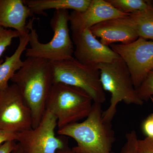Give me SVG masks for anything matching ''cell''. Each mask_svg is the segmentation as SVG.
I'll return each mask as SVG.
<instances>
[{
	"label": "cell",
	"instance_id": "7402d4cb",
	"mask_svg": "<svg viewBox=\"0 0 153 153\" xmlns=\"http://www.w3.org/2000/svg\"><path fill=\"white\" fill-rule=\"evenodd\" d=\"M142 128L147 137L153 139V120L150 116L144 122Z\"/></svg>",
	"mask_w": 153,
	"mask_h": 153
},
{
	"label": "cell",
	"instance_id": "9a60e30c",
	"mask_svg": "<svg viewBox=\"0 0 153 153\" xmlns=\"http://www.w3.org/2000/svg\"><path fill=\"white\" fill-rule=\"evenodd\" d=\"M91 0H24L25 4L33 14L43 15L50 10L55 11L72 10L76 12L85 10Z\"/></svg>",
	"mask_w": 153,
	"mask_h": 153
},
{
	"label": "cell",
	"instance_id": "cb8c5ba5",
	"mask_svg": "<svg viewBox=\"0 0 153 153\" xmlns=\"http://www.w3.org/2000/svg\"><path fill=\"white\" fill-rule=\"evenodd\" d=\"M18 143L15 141H9L0 146V153H12L17 148Z\"/></svg>",
	"mask_w": 153,
	"mask_h": 153
},
{
	"label": "cell",
	"instance_id": "7a4b0ae2",
	"mask_svg": "<svg viewBox=\"0 0 153 153\" xmlns=\"http://www.w3.org/2000/svg\"><path fill=\"white\" fill-rule=\"evenodd\" d=\"M101 104L94 103L90 114L81 122L71 124L57 130L58 134L71 137L76 145V153H115V137L111 123L103 120Z\"/></svg>",
	"mask_w": 153,
	"mask_h": 153
},
{
	"label": "cell",
	"instance_id": "4316f807",
	"mask_svg": "<svg viewBox=\"0 0 153 153\" xmlns=\"http://www.w3.org/2000/svg\"><path fill=\"white\" fill-rule=\"evenodd\" d=\"M150 117L151 118H152L153 120V114H151L150 115Z\"/></svg>",
	"mask_w": 153,
	"mask_h": 153
},
{
	"label": "cell",
	"instance_id": "f546056e",
	"mask_svg": "<svg viewBox=\"0 0 153 153\" xmlns=\"http://www.w3.org/2000/svg\"><path fill=\"white\" fill-rule=\"evenodd\" d=\"M151 139H152V138H151ZM152 139L153 140V139Z\"/></svg>",
	"mask_w": 153,
	"mask_h": 153
},
{
	"label": "cell",
	"instance_id": "83f0119b",
	"mask_svg": "<svg viewBox=\"0 0 153 153\" xmlns=\"http://www.w3.org/2000/svg\"><path fill=\"white\" fill-rule=\"evenodd\" d=\"M150 100L151 101H152V102L153 103V97H151Z\"/></svg>",
	"mask_w": 153,
	"mask_h": 153
},
{
	"label": "cell",
	"instance_id": "4fadbf2b",
	"mask_svg": "<svg viewBox=\"0 0 153 153\" xmlns=\"http://www.w3.org/2000/svg\"><path fill=\"white\" fill-rule=\"evenodd\" d=\"M34 15L24 0H0V26L16 30L21 36L29 32L27 20Z\"/></svg>",
	"mask_w": 153,
	"mask_h": 153
},
{
	"label": "cell",
	"instance_id": "5b68a950",
	"mask_svg": "<svg viewBox=\"0 0 153 153\" xmlns=\"http://www.w3.org/2000/svg\"><path fill=\"white\" fill-rule=\"evenodd\" d=\"M93 103L92 97L81 88L54 83L47 100V109L55 115L59 129L87 118Z\"/></svg>",
	"mask_w": 153,
	"mask_h": 153
},
{
	"label": "cell",
	"instance_id": "44dd1931",
	"mask_svg": "<svg viewBox=\"0 0 153 153\" xmlns=\"http://www.w3.org/2000/svg\"><path fill=\"white\" fill-rule=\"evenodd\" d=\"M137 153H153V140L146 137L139 140L137 147Z\"/></svg>",
	"mask_w": 153,
	"mask_h": 153
},
{
	"label": "cell",
	"instance_id": "ac0fdd59",
	"mask_svg": "<svg viewBox=\"0 0 153 153\" xmlns=\"http://www.w3.org/2000/svg\"><path fill=\"white\" fill-rule=\"evenodd\" d=\"M136 90L139 97L143 102L153 97V71L148 74Z\"/></svg>",
	"mask_w": 153,
	"mask_h": 153
},
{
	"label": "cell",
	"instance_id": "d4e9b609",
	"mask_svg": "<svg viewBox=\"0 0 153 153\" xmlns=\"http://www.w3.org/2000/svg\"><path fill=\"white\" fill-rule=\"evenodd\" d=\"M57 153H76L73 150L69 149L68 146L63 148L62 149L57 151Z\"/></svg>",
	"mask_w": 153,
	"mask_h": 153
},
{
	"label": "cell",
	"instance_id": "f1b7e54d",
	"mask_svg": "<svg viewBox=\"0 0 153 153\" xmlns=\"http://www.w3.org/2000/svg\"><path fill=\"white\" fill-rule=\"evenodd\" d=\"M152 3H153V1H152Z\"/></svg>",
	"mask_w": 153,
	"mask_h": 153
},
{
	"label": "cell",
	"instance_id": "d6986e66",
	"mask_svg": "<svg viewBox=\"0 0 153 153\" xmlns=\"http://www.w3.org/2000/svg\"><path fill=\"white\" fill-rule=\"evenodd\" d=\"M20 36V33L16 30L0 26V58L7 47L10 46L13 39Z\"/></svg>",
	"mask_w": 153,
	"mask_h": 153
},
{
	"label": "cell",
	"instance_id": "6da1fadb",
	"mask_svg": "<svg viewBox=\"0 0 153 153\" xmlns=\"http://www.w3.org/2000/svg\"><path fill=\"white\" fill-rule=\"evenodd\" d=\"M11 81L16 84L33 117V128L41 122L53 83L51 62L27 57Z\"/></svg>",
	"mask_w": 153,
	"mask_h": 153
},
{
	"label": "cell",
	"instance_id": "3957f363",
	"mask_svg": "<svg viewBox=\"0 0 153 153\" xmlns=\"http://www.w3.org/2000/svg\"><path fill=\"white\" fill-rule=\"evenodd\" d=\"M69 15L68 10L55 11L50 22L54 34L52 40L47 43L39 41L33 27L34 19H30L27 25L30 47L25 52L27 57L45 59L51 63L73 58L74 44L68 27Z\"/></svg>",
	"mask_w": 153,
	"mask_h": 153
},
{
	"label": "cell",
	"instance_id": "ba28073f",
	"mask_svg": "<svg viewBox=\"0 0 153 153\" xmlns=\"http://www.w3.org/2000/svg\"><path fill=\"white\" fill-rule=\"evenodd\" d=\"M57 127L56 117L47 109L39 125L18 134L16 142L24 153H57L67 146L63 140L56 137Z\"/></svg>",
	"mask_w": 153,
	"mask_h": 153
},
{
	"label": "cell",
	"instance_id": "484cf974",
	"mask_svg": "<svg viewBox=\"0 0 153 153\" xmlns=\"http://www.w3.org/2000/svg\"><path fill=\"white\" fill-rule=\"evenodd\" d=\"M12 153H24L23 152V150L20 146V145L18 143V146H17V148H16V149Z\"/></svg>",
	"mask_w": 153,
	"mask_h": 153
},
{
	"label": "cell",
	"instance_id": "8fae6325",
	"mask_svg": "<svg viewBox=\"0 0 153 153\" xmlns=\"http://www.w3.org/2000/svg\"><path fill=\"white\" fill-rule=\"evenodd\" d=\"M129 14L121 13L111 6L107 0H91L84 11H73L69 15L71 32L89 30L104 21L117 18H124Z\"/></svg>",
	"mask_w": 153,
	"mask_h": 153
},
{
	"label": "cell",
	"instance_id": "52a82bcc",
	"mask_svg": "<svg viewBox=\"0 0 153 153\" xmlns=\"http://www.w3.org/2000/svg\"><path fill=\"white\" fill-rule=\"evenodd\" d=\"M31 111L13 83L0 90V130L19 134L33 128Z\"/></svg>",
	"mask_w": 153,
	"mask_h": 153
},
{
	"label": "cell",
	"instance_id": "8992f818",
	"mask_svg": "<svg viewBox=\"0 0 153 153\" xmlns=\"http://www.w3.org/2000/svg\"><path fill=\"white\" fill-rule=\"evenodd\" d=\"M53 83H61L81 88L92 97L94 103L106 100L100 79L99 70L87 66L74 58L51 63Z\"/></svg>",
	"mask_w": 153,
	"mask_h": 153
},
{
	"label": "cell",
	"instance_id": "30bf717a",
	"mask_svg": "<svg viewBox=\"0 0 153 153\" xmlns=\"http://www.w3.org/2000/svg\"><path fill=\"white\" fill-rule=\"evenodd\" d=\"M71 35L75 46L74 58L82 64L97 67L120 57L110 47L101 43L90 30L71 32Z\"/></svg>",
	"mask_w": 153,
	"mask_h": 153
},
{
	"label": "cell",
	"instance_id": "9c48e42d",
	"mask_svg": "<svg viewBox=\"0 0 153 153\" xmlns=\"http://www.w3.org/2000/svg\"><path fill=\"white\" fill-rule=\"evenodd\" d=\"M110 47L126 64L137 89L153 71V41L138 38L130 44H113Z\"/></svg>",
	"mask_w": 153,
	"mask_h": 153
},
{
	"label": "cell",
	"instance_id": "603a6c76",
	"mask_svg": "<svg viewBox=\"0 0 153 153\" xmlns=\"http://www.w3.org/2000/svg\"><path fill=\"white\" fill-rule=\"evenodd\" d=\"M18 134L0 130V146L9 141H17Z\"/></svg>",
	"mask_w": 153,
	"mask_h": 153
},
{
	"label": "cell",
	"instance_id": "277c9868",
	"mask_svg": "<svg viewBox=\"0 0 153 153\" xmlns=\"http://www.w3.org/2000/svg\"><path fill=\"white\" fill-rule=\"evenodd\" d=\"M97 67L99 70L102 87L104 91L111 94L109 105L102 113L105 121L111 123L117 111L118 104L121 102L127 104H143L134 86L129 70L120 57L110 63H101Z\"/></svg>",
	"mask_w": 153,
	"mask_h": 153
},
{
	"label": "cell",
	"instance_id": "ffe728a7",
	"mask_svg": "<svg viewBox=\"0 0 153 153\" xmlns=\"http://www.w3.org/2000/svg\"><path fill=\"white\" fill-rule=\"evenodd\" d=\"M126 142L122 149L121 153H137L138 139L136 132L131 131L126 134Z\"/></svg>",
	"mask_w": 153,
	"mask_h": 153
},
{
	"label": "cell",
	"instance_id": "e0dca14e",
	"mask_svg": "<svg viewBox=\"0 0 153 153\" xmlns=\"http://www.w3.org/2000/svg\"><path fill=\"white\" fill-rule=\"evenodd\" d=\"M116 9L127 14H130L153 7L152 1L145 0H107Z\"/></svg>",
	"mask_w": 153,
	"mask_h": 153
},
{
	"label": "cell",
	"instance_id": "2e32d148",
	"mask_svg": "<svg viewBox=\"0 0 153 153\" xmlns=\"http://www.w3.org/2000/svg\"><path fill=\"white\" fill-rule=\"evenodd\" d=\"M125 19L132 26L139 38L153 41V7L129 14Z\"/></svg>",
	"mask_w": 153,
	"mask_h": 153
},
{
	"label": "cell",
	"instance_id": "7c38bea8",
	"mask_svg": "<svg viewBox=\"0 0 153 153\" xmlns=\"http://www.w3.org/2000/svg\"><path fill=\"white\" fill-rule=\"evenodd\" d=\"M89 30L94 36L105 46L116 43L127 44L139 38L135 30L124 18L104 21L94 25Z\"/></svg>",
	"mask_w": 153,
	"mask_h": 153
},
{
	"label": "cell",
	"instance_id": "5bb4252c",
	"mask_svg": "<svg viewBox=\"0 0 153 153\" xmlns=\"http://www.w3.org/2000/svg\"><path fill=\"white\" fill-rule=\"evenodd\" d=\"M29 31L19 37V45L13 55L6 57L4 61L0 59V90L9 86V80L23 65L22 56L29 44Z\"/></svg>",
	"mask_w": 153,
	"mask_h": 153
}]
</instances>
